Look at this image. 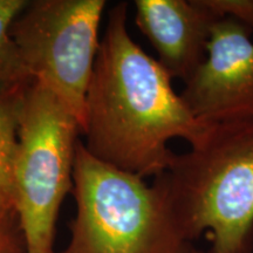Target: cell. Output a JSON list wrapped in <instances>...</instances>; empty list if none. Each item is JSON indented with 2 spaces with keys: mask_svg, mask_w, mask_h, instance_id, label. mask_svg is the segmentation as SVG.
I'll list each match as a JSON object with an SVG mask.
<instances>
[{
  "mask_svg": "<svg viewBox=\"0 0 253 253\" xmlns=\"http://www.w3.org/2000/svg\"><path fill=\"white\" fill-rule=\"evenodd\" d=\"M126 1L108 12L86 96L84 145L91 156L147 179L167 171L173 138L201 141L209 126L190 112L172 79L132 40Z\"/></svg>",
  "mask_w": 253,
  "mask_h": 253,
  "instance_id": "6da1fadb",
  "label": "cell"
},
{
  "mask_svg": "<svg viewBox=\"0 0 253 253\" xmlns=\"http://www.w3.org/2000/svg\"><path fill=\"white\" fill-rule=\"evenodd\" d=\"M192 243L208 253H253V115L209 126L160 175Z\"/></svg>",
  "mask_w": 253,
  "mask_h": 253,
  "instance_id": "7a4b0ae2",
  "label": "cell"
},
{
  "mask_svg": "<svg viewBox=\"0 0 253 253\" xmlns=\"http://www.w3.org/2000/svg\"><path fill=\"white\" fill-rule=\"evenodd\" d=\"M73 195L77 216L71 239L59 253H190L160 175L145 178L95 158L81 141L75 150Z\"/></svg>",
  "mask_w": 253,
  "mask_h": 253,
  "instance_id": "3957f363",
  "label": "cell"
},
{
  "mask_svg": "<svg viewBox=\"0 0 253 253\" xmlns=\"http://www.w3.org/2000/svg\"><path fill=\"white\" fill-rule=\"evenodd\" d=\"M77 119L39 81L24 93L14 162V210L26 253H54L60 207L73 190Z\"/></svg>",
  "mask_w": 253,
  "mask_h": 253,
  "instance_id": "277c9868",
  "label": "cell"
},
{
  "mask_svg": "<svg viewBox=\"0 0 253 253\" xmlns=\"http://www.w3.org/2000/svg\"><path fill=\"white\" fill-rule=\"evenodd\" d=\"M104 0H33L9 27L25 71L61 101L81 128L100 48Z\"/></svg>",
  "mask_w": 253,
  "mask_h": 253,
  "instance_id": "5b68a950",
  "label": "cell"
},
{
  "mask_svg": "<svg viewBox=\"0 0 253 253\" xmlns=\"http://www.w3.org/2000/svg\"><path fill=\"white\" fill-rule=\"evenodd\" d=\"M252 34L231 18L213 24L207 58L181 93L198 121L212 125L253 115Z\"/></svg>",
  "mask_w": 253,
  "mask_h": 253,
  "instance_id": "8992f818",
  "label": "cell"
},
{
  "mask_svg": "<svg viewBox=\"0 0 253 253\" xmlns=\"http://www.w3.org/2000/svg\"><path fill=\"white\" fill-rule=\"evenodd\" d=\"M135 24L171 79L189 80L207 58L218 20L204 0H136Z\"/></svg>",
  "mask_w": 253,
  "mask_h": 253,
  "instance_id": "52a82bcc",
  "label": "cell"
},
{
  "mask_svg": "<svg viewBox=\"0 0 253 253\" xmlns=\"http://www.w3.org/2000/svg\"><path fill=\"white\" fill-rule=\"evenodd\" d=\"M27 82L0 84V216L15 214L14 162Z\"/></svg>",
  "mask_w": 253,
  "mask_h": 253,
  "instance_id": "ba28073f",
  "label": "cell"
},
{
  "mask_svg": "<svg viewBox=\"0 0 253 253\" xmlns=\"http://www.w3.org/2000/svg\"><path fill=\"white\" fill-rule=\"evenodd\" d=\"M27 2L28 0H0V84L31 81L9 36V27Z\"/></svg>",
  "mask_w": 253,
  "mask_h": 253,
  "instance_id": "9c48e42d",
  "label": "cell"
},
{
  "mask_svg": "<svg viewBox=\"0 0 253 253\" xmlns=\"http://www.w3.org/2000/svg\"><path fill=\"white\" fill-rule=\"evenodd\" d=\"M218 18H231L253 33V0H204Z\"/></svg>",
  "mask_w": 253,
  "mask_h": 253,
  "instance_id": "30bf717a",
  "label": "cell"
},
{
  "mask_svg": "<svg viewBox=\"0 0 253 253\" xmlns=\"http://www.w3.org/2000/svg\"><path fill=\"white\" fill-rule=\"evenodd\" d=\"M0 253H26L17 214L0 216Z\"/></svg>",
  "mask_w": 253,
  "mask_h": 253,
  "instance_id": "8fae6325",
  "label": "cell"
},
{
  "mask_svg": "<svg viewBox=\"0 0 253 253\" xmlns=\"http://www.w3.org/2000/svg\"><path fill=\"white\" fill-rule=\"evenodd\" d=\"M190 253H203V252H201V251H198V250H196V249H194V250H192V251H191V252H190Z\"/></svg>",
  "mask_w": 253,
  "mask_h": 253,
  "instance_id": "7c38bea8",
  "label": "cell"
}]
</instances>
